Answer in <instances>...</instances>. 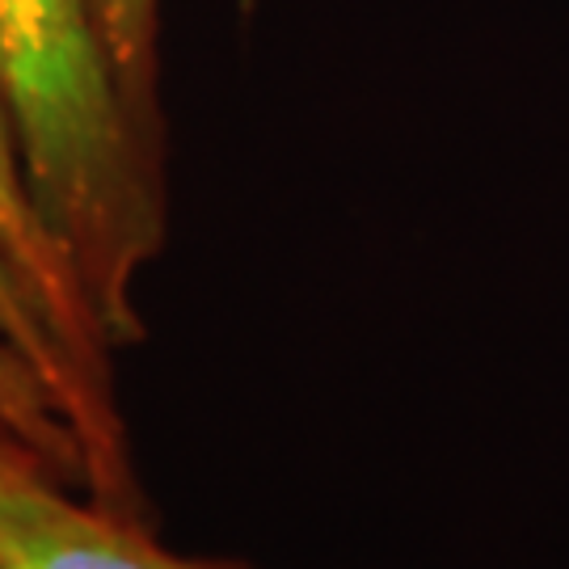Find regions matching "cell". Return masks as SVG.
Returning a JSON list of instances; mask_svg holds the SVG:
<instances>
[{"label":"cell","mask_w":569,"mask_h":569,"mask_svg":"<svg viewBox=\"0 0 569 569\" xmlns=\"http://www.w3.org/2000/svg\"><path fill=\"white\" fill-rule=\"evenodd\" d=\"M4 569H241L164 549L131 510L77 502L63 481L0 489Z\"/></svg>","instance_id":"7a4b0ae2"},{"label":"cell","mask_w":569,"mask_h":569,"mask_svg":"<svg viewBox=\"0 0 569 569\" xmlns=\"http://www.w3.org/2000/svg\"><path fill=\"white\" fill-rule=\"evenodd\" d=\"M0 102L93 329L110 350L143 342L136 287L169 241L164 148L122 98L93 0H0Z\"/></svg>","instance_id":"6da1fadb"},{"label":"cell","mask_w":569,"mask_h":569,"mask_svg":"<svg viewBox=\"0 0 569 569\" xmlns=\"http://www.w3.org/2000/svg\"><path fill=\"white\" fill-rule=\"evenodd\" d=\"M0 418L18 430L21 439H30L68 486L84 481L81 443L63 418L56 392L4 338H0Z\"/></svg>","instance_id":"8992f818"},{"label":"cell","mask_w":569,"mask_h":569,"mask_svg":"<svg viewBox=\"0 0 569 569\" xmlns=\"http://www.w3.org/2000/svg\"><path fill=\"white\" fill-rule=\"evenodd\" d=\"M0 249L9 253L21 283L30 287L34 305L51 321L56 338L63 342L68 359L81 376L89 401L98 406L106 422L122 427L119 406H114V388H110V346L93 329L81 296L72 287L68 266L60 262L47 228L39 224V211L30 203V190H26V178H21L18 143H13L9 119H4V102H0Z\"/></svg>","instance_id":"3957f363"},{"label":"cell","mask_w":569,"mask_h":569,"mask_svg":"<svg viewBox=\"0 0 569 569\" xmlns=\"http://www.w3.org/2000/svg\"><path fill=\"white\" fill-rule=\"evenodd\" d=\"M0 569H4V566H0Z\"/></svg>","instance_id":"ba28073f"},{"label":"cell","mask_w":569,"mask_h":569,"mask_svg":"<svg viewBox=\"0 0 569 569\" xmlns=\"http://www.w3.org/2000/svg\"><path fill=\"white\" fill-rule=\"evenodd\" d=\"M21 481H63V477L30 439H21L18 430L0 418V489L21 486Z\"/></svg>","instance_id":"52a82bcc"},{"label":"cell","mask_w":569,"mask_h":569,"mask_svg":"<svg viewBox=\"0 0 569 569\" xmlns=\"http://www.w3.org/2000/svg\"><path fill=\"white\" fill-rule=\"evenodd\" d=\"M0 338L13 346L21 359L47 380V388L56 392L63 418H68V427L81 443L84 481L93 486V502L136 515V481H131L127 430L106 422L98 406L89 401L68 350L56 338L51 321L42 317V308L34 305L30 287L21 283V274L13 270L4 249H0Z\"/></svg>","instance_id":"277c9868"},{"label":"cell","mask_w":569,"mask_h":569,"mask_svg":"<svg viewBox=\"0 0 569 569\" xmlns=\"http://www.w3.org/2000/svg\"><path fill=\"white\" fill-rule=\"evenodd\" d=\"M106 51L140 131L164 148L161 110V0H93Z\"/></svg>","instance_id":"5b68a950"}]
</instances>
